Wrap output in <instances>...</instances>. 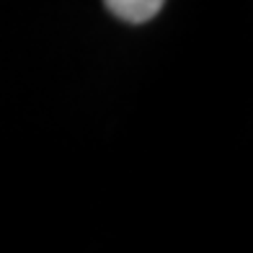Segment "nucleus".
<instances>
[{
    "label": "nucleus",
    "instance_id": "1",
    "mask_svg": "<svg viewBox=\"0 0 253 253\" xmlns=\"http://www.w3.org/2000/svg\"><path fill=\"white\" fill-rule=\"evenodd\" d=\"M114 16L126 24H145L153 16L160 13V8L166 5V0H103Z\"/></svg>",
    "mask_w": 253,
    "mask_h": 253
}]
</instances>
